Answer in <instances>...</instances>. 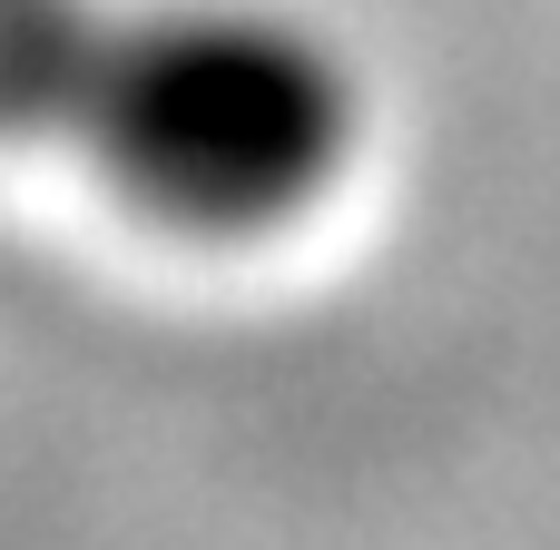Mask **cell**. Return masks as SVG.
I'll return each instance as SVG.
<instances>
[{
  "mask_svg": "<svg viewBox=\"0 0 560 550\" xmlns=\"http://www.w3.org/2000/svg\"><path fill=\"white\" fill-rule=\"evenodd\" d=\"M59 148L118 217L177 246L295 236L364 148L354 59L276 0H118Z\"/></svg>",
  "mask_w": 560,
  "mask_h": 550,
  "instance_id": "cell-1",
  "label": "cell"
},
{
  "mask_svg": "<svg viewBox=\"0 0 560 550\" xmlns=\"http://www.w3.org/2000/svg\"><path fill=\"white\" fill-rule=\"evenodd\" d=\"M108 10L118 0H0V138H59Z\"/></svg>",
  "mask_w": 560,
  "mask_h": 550,
  "instance_id": "cell-2",
  "label": "cell"
}]
</instances>
